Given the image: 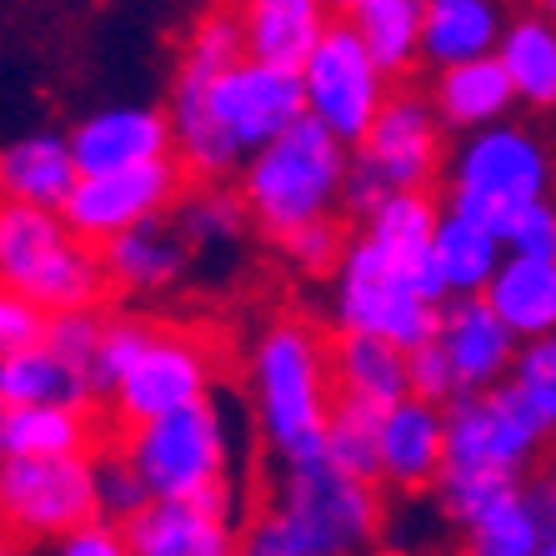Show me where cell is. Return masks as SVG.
Here are the masks:
<instances>
[{
	"mask_svg": "<svg viewBox=\"0 0 556 556\" xmlns=\"http://www.w3.org/2000/svg\"><path fill=\"white\" fill-rule=\"evenodd\" d=\"M251 416L276 462H316L337 416L331 341L306 316H276L251 341Z\"/></svg>",
	"mask_w": 556,
	"mask_h": 556,
	"instance_id": "obj_1",
	"label": "cell"
},
{
	"mask_svg": "<svg viewBox=\"0 0 556 556\" xmlns=\"http://www.w3.org/2000/svg\"><path fill=\"white\" fill-rule=\"evenodd\" d=\"M351 161H356V151H346L331 130L306 116L276 146L251 155L241 176H236V191L247 201L251 226L261 236H271V241H286L301 226L341 216Z\"/></svg>",
	"mask_w": 556,
	"mask_h": 556,
	"instance_id": "obj_2",
	"label": "cell"
},
{
	"mask_svg": "<svg viewBox=\"0 0 556 556\" xmlns=\"http://www.w3.org/2000/svg\"><path fill=\"white\" fill-rule=\"evenodd\" d=\"M247 61V30H241V11L216 5L201 11L191 21L170 71V96H166V116L176 130V161L191 176V186H220L226 176H241L247 151L226 136V126L211 111V86H216L231 65Z\"/></svg>",
	"mask_w": 556,
	"mask_h": 556,
	"instance_id": "obj_3",
	"label": "cell"
},
{
	"mask_svg": "<svg viewBox=\"0 0 556 556\" xmlns=\"http://www.w3.org/2000/svg\"><path fill=\"white\" fill-rule=\"evenodd\" d=\"M552 191L556 161L546 141L521 121H506V126L462 136V146L452 151V166H446L441 206L506 241L511 220L536 201H552Z\"/></svg>",
	"mask_w": 556,
	"mask_h": 556,
	"instance_id": "obj_4",
	"label": "cell"
},
{
	"mask_svg": "<svg viewBox=\"0 0 556 556\" xmlns=\"http://www.w3.org/2000/svg\"><path fill=\"white\" fill-rule=\"evenodd\" d=\"M116 441L155 502H195L220 511V517H236L231 431H226V412L216 406V396L191 406V412L126 431Z\"/></svg>",
	"mask_w": 556,
	"mask_h": 556,
	"instance_id": "obj_5",
	"label": "cell"
},
{
	"mask_svg": "<svg viewBox=\"0 0 556 556\" xmlns=\"http://www.w3.org/2000/svg\"><path fill=\"white\" fill-rule=\"evenodd\" d=\"M266 511L281 521L296 556H371L387 521L381 486L346 477L326 456L281 466Z\"/></svg>",
	"mask_w": 556,
	"mask_h": 556,
	"instance_id": "obj_6",
	"label": "cell"
},
{
	"mask_svg": "<svg viewBox=\"0 0 556 556\" xmlns=\"http://www.w3.org/2000/svg\"><path fill=\"white\" fill-rule=\"evenodd\" d=\"M331 326H337V337H371L412 356L416 346L437 341L441 311L427 306L396 276L387 251L356 236L341 271L331 276Z\"/></svg>",
	"mask_w": 556,
	"mask_h": 556,
	"instance_id": "obj_7",
	"label": "cell"
},
{
	"mask_svg": "<svg viewBox=\"0 0 556 556\" xmlns=\"http://www.w3.org/2000/svg\"><path fill=\"white\" fill-rule=\"evenodd\" d=\"M301 80H306L311 121L331 130L346 151H356V146L371 136L376 116L387 111L391 91H396L391 76L371 61V51L362 46V36L341 21V11H337V26L326 30V40L306 61Z\"/></svg>",
	"mask_w": 556,
	"mask_h": 556,
	"instance_id": "obj_8",
	"label": "cell"
},
{
	"mask_svg": "<svg viewBox=\"0 0 556 556\" xmlns=\"http://www.w3.org/2000/svg\"><path fill=\"white\" fill-rule=\"evenodd\" d=\"M546 431L531 416L511 381L481 396H456L446 406V466L452 471H486L527 486V471L542 462Z\"/></svg>",
	"mask_w": 556,
	"mask_h": 556,
	"instance_id": "obj_9",
	"label": "cell"
},
{
	"mask_svg": "<svg viewBox=\"0 0 556 556\" xmlns=\"http://www.w3.org/2000/svg\"><path fill=\"white\" fill-rule=\"evenodd\" d=\"M0 506L11 542H65L71 531L101 521L96 456L71 462H0Z\"/></svg>",
	"mask_w": 556,
	"mask_h": 556,
	"instance_id": "obj_10",
	"label": "cell"
},
{
	"mask_svg": "<svg viewBox=\"0 0 556 556\" xmlns=\"http://www.w3.org/2000/svg\"><path fill=\"white\" fill-rule=\"evenodd\" d=\"M211 387H216V351L186 326H155V341L130 366V376L105 402V412L126 437V431L151 427L161 416L211 402Z\"/></svg>",
	"mask_w": 556,
	"mask_h": 556,
	"instance_id": "obj_11",
	"label": "cell"
},
{
	"mask_svg": "<svg viewBox=\"0 0 556 556\" xmlns=\"http://www.w3.org/2000/svg\"><path fill=\"white\" fill-rule=\"evenodd\" d=\"M356 166L371 181H381V191H431L437 176H446L452 166L446 121L437 116L431 91L396 86L387 111L376 116L371 136L356 146Z\"/></svg>",
	"mask_w": 556,
	"mask_h": 556,
	"instance_id": "obj_12",
	"label": "cell"
},
{
	"mask_svg": "<svg viewBox=\"0 0 556 556\" xmlns=\"http://www.w3.org/2000/svg\"><path fill=\"white\" fill-rule=\"evenodd\" d=\"M186 191H191V176L181 170V161H155V166L116 170V176H80L61 220L76 241L105 251L111 241H121L146 220L170 216Z\"/></svg>",
	"mask_w": 556,
	"mask_h": 556,
	"instance_id": "obj_13",
	"label": "cell"
},
{
	"mask_svg": "<svg viewBox=\"0 0 556 556\" xmlns=\"http://www.w3.org/2000/svg\"><path fill=\"white\" fill-rule=\"evenodd\" d=\"M211 111L226 126L247 161L266 146H276L286 130H296L306 111V80L301 71H281V65H261V61H241L211 86Z\"/></svg>",
	"mask_w": 556,
	"mask_h": 556,
	"instance_id": "obj_14",
	"label": "cell"
},
{
	"mask_svg": "<svg viewBox=\"0 0 556 556\" xmlns=\"http://www.w3.org/2000/svg\"><path fill=\"white\" fill-rule=\"evenodd\" d=\"M80 176H116V170L176 161V130L166 105H101L71 126Z\"/></svg>",
	"mask_w": 556,
	"mask_h": 556,
	"instance_id": "obj_15",
	"label": "cell"
},
{
	"mask_svg": "<svg viewBox=\"0 0 556 556\" xmlns=\"http://www.w3.org/2000/svg\"><path fill=\"white\" fill-rule=\"evenodd\" d=\"M437 346L446 351V362L456 371V391L462 396H481L511 381V366L521 356V341L506 331V321L486 306V296H462L441 306Z\"/></svg>",
	"mask_w": 556,
	"mask_h": 556,
	"instance_id": "obj_16",
	"label": "cell"
},
{
	"mask_svg": "<svg viewBox=\"0 0 556 556\" xmlns=\"http://www.w3.org/2000/svg\"><path fill=\"white\" fill-rule=\"evenodd\" d=\"M446 471V412L427 402H402L381 416V486L402 496L437 492Z\"/></svg>",
	"mask_w": 556,
	"mask_h": 556,
	"instance_id": "obj_17",
	"label": "cell"
},
{
	"mask_svg": "<svg viewBox=\"0 0 556 556\" xmlns=\"http://www.w3.org/2000/svg\"><path fill=\"white\" fill-rule=\"evenodd\" d=\"M337 26V5L326 0H251L241 5V30H247V55L281 71H306L326 30Z\"/></svg>",
	"mask_w": 556,
	"mask_h": 556,
	"instance_id": "obj_18",
	"label": "cell"
},
{
	"mask_svg": "<svg viewBox=\"0 0 556 556\" xmlns=\"http://www.w3.org/2000/svg\"><path fill=\"white\" fill-rule=\"evenodd\" d=\"M0 186L5 201L36 211H65L80 186V166L71 151V130H30L15 136L0 155Z\"/></svg>",
	"mask_w": 556,
	"mask_h": 556,
	"instance_id": "obj_19",
	"label": "cell"
},
{
	"mask_svg": "<svg viewBox=\"0 0 556 556\" xmlns=\"http://www.w3.org/2000/svg\"><path fill=\"white\" fill-rule=\"evenodd\" d=\"M130 556H241V527L195 502H155L126 527Z\"/></svg>",
	"mask_w": 556,
	"mask_h": 556,
	"instance_id": "obj_20",
	"label": "cell"
},
{
	"mask_svg": "<svg viewBox=\"0 0 556 556\" xmlns=\"http://www.w3.org/2000/svg\"><path fill=\"white\" fill-rule=\"evenodd\" d=\"M15 296L36 301L46 316H71V311H105V296H111V276H105V261L96 247L65 236L55 251L30 266L15 286H5Z\"/></svg>",
	"mask_w": 556,
	"mask_h": 556,
	"instance_id": "obj_21",
	"label": "cell"
},
{
	"mask_svg": "<svg viewBox=\"0 0 556 556\" xmlns=\"http://www.w3.org/2000/svg\"><path fill=\"white\" fill-rule=\"evenodd\" d=\"M506 21L511 15L492 0H427V26H421V65L431 76L456 65L486 61L502 51Z\"/></svg>",
	"mask_w": 556,
	"mask_h": 556,
	"instance_id": "obj_22",
	"label": "cell"
},
{
	"mask_svg": "<svg viewBox=\"0 0 556 556\" xmlns=\"http://www.w3.org/2000/svg\"><path fill=\"white\" fill-rule=\"evenodd\" d=\"M101 261H105V276H111V291H121V296H155V291H166V286H176L186 276L191 247H186L181 226L170 216H161L126 231L121 241H111L101 251Z\"/></svg>",
	"mask_w": 556,
	"mask_h": 556,
	"instance_id": "obj_23",
	"label": "cell"
},
{
	"mask_svg": "<svg viewBox=\"0 0 556 556\" xmlns=\"http://www.w3.org/2000/svg\"><path fill=\"white\" fill-rule=\"evenodd\" d=\"M101 421L96 412H65V406H15L0 412V456L5 462H71L96 456Z\"/></svg>",
	"mask_w": 556,
	"mask_h": 556,
	"instance_id": "obj_24",
	"label": "cell"
},
{
	"mask_svg": "<svg viewBox=\"0 0 556 556\" xmlns=\"http://www.w3.org/2000/svg\"><path fill=\"white\" fill-rule=\"evenodd\" d=\"M337 402H362L371 412H396L412 402V356L371 337H331Z\"/></svg>",
	"mask_w": 556,
	"mask_h": 556,
	"instance_id": "obj_25",
	"label": "cell"
},
{
	"mask_svg": "<svg viewBox=\"0 0 556 556\" xmlns=\"http://www.w3.org/2000/svg\"><path fill=\"white\" fill-rule=\"evenodd\" d=\"M431 105L446 121V130L477 136V130H492L511 121L517 91H511V76L502 71V61L486 55V61H471V65H456V71L431 76Z\"/></svg>",
	"mask_w": 556,
	"mask_h": 556,
	"instance_id": "obj_26",
	"label": "cell"
},
{
	"mask_svg": "<svg viewBox=\"0 0 556 556\" xmlns=\"http://www.w3.org/2000/svg\"><path fill=\"white\" fill-rule=\"evenodd\" d=\"M362 46L371 51V61L396 80H406L421 65V26H427V0H351L337 5Z\"/></svg>",
	"mask_w": 556,
	"mask_h": 556,
	"instance_id": "obj_27",
	"label": "cell"
},
{
	"mask_svg": "<svg viewBox=\"0 0 556 556\" xmlns=\"http://www.w3.org/2000/svg\"><path fill=\"white\" fill-rule=\"evenodd\" d=\"M0 402L5 412L15 406H65V412H96V381L61 362L51 346L21 351V356H0Z\"/></svg>",
	"mask_w": 556,
	"mask_h": 556,
	"instance_id": "obj_28",
	"label": "cell"
},
{
	"mask_svg": "<svg viewBox=\"0 0 556 556\" xmlns=\"http://www.w3.org/2000/svg\"><path fill=\"white\" fill-rule=\"evenodd\" d=\"M486 306L502 316L521 346L556 337V261L506 256L496 281L486 286Z\"/></svg>",
	"mask_w": 556,
	"mask_h": 556,
	"instance_id": "obj_29",
	"label": "cell"
},
{
	"mask_svg": "<svg viewBox=\"0 0 556 556\" xmlns=\"http://www.w3.org/2000/svg\"><path fill=\"white\" fill-rule=\"evenodd\" d=\"M496 61H502V71L511 76L517 105L556 111V21L552 15L546 11H517L511 15Z\"/></svg>",
	"mask_w": 556,
	"mask_h": 556,
	"instance_id": "obj_30",
	"label": "cell"
},
{
	"mask_svg": "<svg viewBox=\"0 0 556 556\" xmlns=\"http://www.w3.org/2000/svg\"><path fill=\"white\" fill-rule=\"evenodd\" d=\"M431 256H437L441 276H446L452 301L486 296V286H492L496 271L506 266V241L446 211V216H441V226H437V247H431Z\"/></svg>",
	"mask_w": 556,
	"mask_h": 556,
	"instance_id": "obj_31",
	"label": "cell"
},
{
	"mask_svg": "<svg viewBox=\"0 0 556 556\" xmlns=\"http://www.w3.org/2000/svg\"><path fill=\"white\" fill-rule=\"evenodd\" d=\"M441 216H446V206L431 191H391L362 220V236L371 247L387 251L391 261H416V256H431Z\"/></svg>",
	"mask_w": 556,
	"mask_h": 556,
	"instance_id": "obj_32",
	"label": "cell"
},
{
	"mask_svg": "<svg viewBox=\"0 0 556 556\" xmlns=\"http://www.w3.org/2000/svg\"><path fill=\"white\" fill-rule=\"evenodd\" d=\"M552 542V527H546L536 492L521 486L511 492L502 506H492L477 527L462 531V552L456 556H542Z\"/></svg>",
	"mask_w": 556,
	"mask_h": 556,
	"instance_id": "obj_33",
	"label": "cell"
},
{
	"mask_svg": "<svg viewBox=\"0 0 556 556\" xmlns=\"http://www.w3.org/2000/svg\"><path fill=\"white\" fill-rule=\"evenodd\" d=\"M170 220L181 226L191 251L236 247V241L251 231L247 201H241V191H226V186H191V191L181 195V206L170 211Z\"/></svg>",
	"mask_w": 556,
	"mask_h": 556,
	"instance_id": "obj_34",
	"label": "cell"
},
{
	"mask_svg": "<svg viewBox=\"0 0 556 556\" xmlns=\"http://www.w3.org/2000/svg\"><path fill=\"white\" fill-rule=\"evenodd\" d=\"M381 416L387 412H371L362 402H337L321 456L346 477L381 486Z\"/></svg>",
	"mask_w": 556,
	"mask_h": 556,
	"instance_id": "obj_35",
	"label": "cell"
},
{
	"mask_svg": "<svg viewBox=\"0 0 556 556\" xmlns=\"http://www.w3.org/2000/svg\"><path fill=\"white\" fill-rule=\"evenodd\" d=\"M65 236L71 231H65L61 211H36L5 201L0 206V276H5V286L21 281L46 251L61 247Z\"/></svg>",
	"mask_w": 556,
	"mask_h": 556,
	"instance_id": "obj_36",
	"label": "cell"
},
{
	"mask_svg": "<svg viewBox=\"0 0 556 556\" xmlns=\"http://www.w3.org/2000/svg\"><path fill=\"white\" fill-rule=\"evenodd\" d=\"M155 326L161 321H146V316H130V311H111V321H105V341H101L96 366H91V381H96L101 406L116 396V387L130 376V366L146 356V346L155 341Z\"/></svg>",
	"mask_w": 556,
	"mask_h": 556,
	"instance_id": "obj_37",
	"label": "cell"
},
{
	"mask_svg": "<svg viewBox=\"0 0 556 556\" xmlns=\"http://www.w3.org/2000/svg\"><path fill=\"white\" fill-rule=\"evenodd\" d=\"M96 492H101V521H111V527H130L141 511L155 506L151 486L130 466V456L121 452V441H105L96 452Z\"/></svg>",
	"mask_w": 556,
	"mask_h": 556,
	"instance_id": "obj_38",
	"label": "cell"
},
{
	"mask_svg": "<svg viewBox=\"0 0 556 556\" xmlns=\"http://www.w3.org/2000/svg\"><path fill=\"white\" fill-rule=\"evenodd\" d=\"M511 492H521V481H506V477H486V471H441V481H437V511L446 521H452L456 531H466V527H477L492 506H502Z\"/></svg>",
	"mask_w": 556,
	"mask_h": 556,
	"instance_id": "obj_39",
	"label": "cell"
},
{
	"mask_svg": "<svg viewBox=\"0 0 556 556\" xmlns=\"http://www.w3.org/2000/svg\"><path fill=\"white\" fill-rule=\"evenodd\" d=\"M276 247H281V256L291 261L301 276H311V281L337 276L341 261H346V251H351L346 216H331V220H316V226H301V231H291L286 241H276Z\"/></svg>",
	"mask_w": 556,
	"mask_h": 556,
	"instance_id": "obj_40",
	"label": "cell"
},
{
	"mask_svg": "<svg viewBox=\"0 0 556 556\" xmlns=\"http://www.w3.org/2000/svg\"><path fill=\"white\" fill-rule=\"evenodd\" d=\"M511 391L531 406L542 431L556 441V337L521 346L517 366H511Z\"/></svg>",
	"mask_w": 556,
	"mask_h": 556,
	"instance_id": "obj_41",
	"label": "cell"
},
{
	"mask_svg": "<svg viewBox=\"0 0 556 556\" xmlns=\"http://www.w3.org/2000/svg\"><path fill=\"white\" fill-rule=\"evenodd\" d=\"M105 321H111V311H71V316H51V331H46V346L71 362L76 371L91 376L96 366V351L105 341Z\"/></svg>",
	"mask_w": 556,
	"mask_h": 556,
	"instance_id": "obj_42",
	"label": "cell"
},
{
	"mask_svg": "<svg viewBox=\"0 0 556 556\" xmlns=\"http://www.w3.org/2000/svg\"><path fill=\"white\" fill-rule=\"evenodd\" d=\"M46 331H51V316L36 301L15 296V291L0 296V356H21V351L46 346Z\"/></svg>",
	"mask_w": 556,
	"mask_h": 556,
	"instance_id": "obj_43",
	"label": "cell"
},
{
	"mask_svg": "<svg viewBox=\"0 0 556 556\" xmlns=\"http://www.w3.org/2000/svg\"><path fill=\"white\" fill-rule=\"evenodd\" d=\"M506 256H527V261H556V195L527 206L511 231H506Z\"/></svg>",
	"mask_w": 556,
	"mask_h": 556,
	"instance_id": "obj_44",
	"label": "cell"
},
{
	"mask_svg": "<svg viewBox=\"0 0 556 556\" xmlns=\"http://www.w3.org/2000/svg\"><path fill=\"white\" fill-rule=\"evenodd\" d=\"M412 396L416 402H427V406H441V412L462 396V391H456L452 362H446V351H441L437 341H427V346L412 351Z\"/></svg>",
	"mask_w": 556,
	"mask_h": 556,
	"instance_id": "obj_45",
	"label": "cell"
},
{
	"mask_svg": "<svg viewBox=\"0 0 556 556\" xmlns=\"http://www.w3.org/2000/svg\"><path fill=\"white\" fill-rule=\"evenodd\" d=\"M51 556H130V542H126V527L91 521V527L71 531L65 542H55Z\"/></svg>",
	"mask_w": 556,
	"mask_h": 556,
	"instance_id": "obj_46",
	"label": "cell"
},
{
	"mask_svg": "<svg viewBox=\"0 0 556 556\" xmlns=\"http://www.w3.org/2000/svg\"><path fill=\"white\" fill-rule=\"evenodd\" d=\"M241 556H296L291 552V542H286V531H281V521L261 506L256 517L241 527Z\"/></svg>",
	"mask_w": 556,
	"mask_h": 556,
	"instance_id": "obj_47",
	"label": "cell"
},
{
	"mask_svg": "<svg viewBox=\"0 0 556 556\" xmlns=\"http://www.w3.org/2000/svg\"><path fill=\"white\" fill-rule=\"evenodd\" d=\"M531 492H536V506H542L546 527L556 531V466H552V471H546L542 481H536V486H531Z\"/></svg>",
	"mask_w": 556,
	"mask_h": 556,
	"instance_id": "obj_48",
	"label": "cell"
},
{
	"mask_svg": "<svg viewBox=\"0 0 556 556\" xmlns=\"http://www.w3.org/2000/svg\"><path fill=\"white\" fill-rule=\"evenodd\" d=\"M542 556H556V531H552V542H546V552Z\"/></svg>",
	"mask_w": 556,
	"mask_h": 556,
	"instance_id": "obj_49",
	"label": "cell"
},
{
	"mask_svg": "<svg viewBox=\"0 0 556 556\" xmlns=\"http://www.w3.org/2000/svg\"><path fill=\"white\" fill-rule=\"evenodd\" d=\"M546 15H552V21H556V0H552V5H546Z\"/></svg>",
	"mask_w": 556,
	"mask_h": 556,
	"instance_id": "obj_50",
	"label": "cell"
},
{
	"mask_svg": "<svg viewBox=\"0 0 556 556\" xmlns=\"http://www.w3.org/2000/svg\"><path fill=\"white\" fill-rule=\"evenodd\" d=\"M371 556H396V552H371Z\"/></svg>",
	"mask_w": 556,
	"mask_h": 556,
	"instance_id": "obj_51",
	"label": "cell"
}]
</instances>
